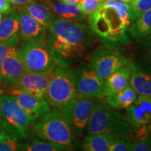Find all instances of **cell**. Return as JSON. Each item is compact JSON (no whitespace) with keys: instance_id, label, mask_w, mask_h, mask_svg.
Instances as JSON below:
<instances>
[{"instance_id":"1","label":"cell","mask_w":151,"mask_h":151,"mask_svg":"<svg viewBox=\"0 0 151 151\" xmlns=\"http://www.w3.org/2000/svg\"><path fill=\"white\" fill-rule=\"evenodd\" d=\"M89 24L58 18L46 37V43L55 64L69 68L90 53L98 40Z\"/></svg>"},{"instance_id":"2","label":"cell","mask_w":151,"mask_h":151,"mask_svg":"<svg viewBox=\"0 0 151 151\" xmlns=\"http://www.w3.org/2000/svg\"><path fill=\"white\" fill-rule=\"evenodd\" d=\"M134 20L129 4L123 0H106L88 18L90 27L98 39L111 48L131 41L129 27Z\"/></svg>"},{"instance_id":"3","label":"cell","mask_w":151,"mask_h":151,"mask_svg":"<svg viewBox=\"0 0 151 151\" xmlns=\"http://www.w3.org/2000/svg\"><path fill=\"white\" fill-rule=\"evenodd\" d=\"M86 132L87 134H105L111 139H132V127L126 116L102 101L94 103Z\"/></svg>"},{"instance_id":"4","label":"cell","mask_w":151,"mask_h":151,"mask_svg":"<svg viewBox=\"0 0 151 151\" xmlns=\"http://www.w3.org/2000/svg\"><path fill=\"white\" fill-rule=\"evenodd\" d=\"M33 129L40 139L62 145L69 150L78 145L75 134L60 110L49 111L35 122Z\"/></svg>"},{"instance_id":"5","label":"cell","mask_w":151,"mask_h":151,"mask_svg":"<svg viewBox=\"0 0 151 151\" xmlns=\"http://www.w3.org/2000/svg\"><path fill=\"white\" fill-rule=\"evenodd\" d=\"M38 119L26 113L10 95H1L0 123L4 130L16 139H28L30 127Z\"/></svg>"},{"instance_id":"6","label":"cell","mask_w":151,"mask_h":151,"mask_svg":"<svg viewBox=\"0 0 151 151\" xmlns=\"http://www.w3.org/2000/svg\"><path fill=\"white\" fill-rule=\"evenodd\" d=\"M77 99L74 71L69 68H56L48 83L45 99L51 107L61 109Z\"/></svg>"},{"instance_id":"7","label":"cell","mask_w":151,"mask_h":151,"mask_svg":"<svg viewBox=\"0 0 151 151\" xmlns=\"http://www.w3.org/2000/svg\"><path fill=\"white\" fill-rule=\"evenodd\" d=\"M25 71L46 73L53 71L55 62L45 41H24L19 48Z\"/></svg>"},{"instance_id":"8","label":"cell","mask_w":151,"mask_h":151,"mask_svg":"<svg viewBox=\"0 0 151 151\" xmlns=\"http://www.w3.org/2000/svg\"><path fill=\"white\" fill-rule=\"evenodd\" d=\"M78 99H100L104 96V81L90 63L83 64L74 71Z\"/></svg>"},{"instance_id":"9","label":"cell","mask_w":151,"mask_h":151,"mask_svg":"<svg viewBox=\"0 0 151 151\" xmlns=\"http://www.w3.org/2000/svg\"><path fill=\"white\" fill-rule=\"evenodd\" d=\"M94 104L92 99L81 98L60 109L75 136L81 137L83 135Z\"/></svg>"},{"instance_id":"10","label":"cell","mask_w":151,"mask_h":151,"mask_svg":"<svg viewBox=\"0 0 151 151\" xmlns=\"http://www.w3.org/2000/svg\"><path fill=\"white\" fill-rule=\"evenodd\" d=\"M128 62L122 52L114 50H98L90 57V63L104 81Z\"/></svg>"},{"instance_id":"11","label":"cell","mask_w":151,"mask_h":151,"mask_svg":"<svg viewBox=\"0 0 151 151\" xmlns=\"http://www.w3.org/2000/svg\"><path fill=\"white\" fill-rule=\"evenodd\" d=\"M53 71L46 73H32L25 71L16 82L6 88L7 91L11 90L27 92L36 97L45 99L47 88Z\"/></svg>"},{"instance_id":"12","label":"cell","mask_w":151,"mask_h":151,"mask_svg":"<svg viewBox=\"0 0 151 151\" xmlns=\"http://www.w3.org/2000/svg\"><path fill=\"white\" fill-rule=\"evenodd\" d=\"M129 83L138 95L151 96V63L144 60H132Z\"/></svg>"},{"instance_id":"13","label":"cell","mask_w":151,"mask_h":151,"mask_svg":"<svg viewBox=\"0 0 151 151\" xmlns=\"http://www.w3.org/2000/svg\"><path fill=\"white\" fill-rule=\"evenodd\" d=\"M24 71L19 49L16 46H9L1 67V89L16 82Z\"/></svg>"},{"instance_id":"14","label":"cell","mask_w":151,"mask_h":151,"mask_svg":"<svg viewBox=\"0 0 151 151\" xmlns=\"http://www.w3.org/2000/svg\"><path fill=\"white\" fill-rule=\"evenodd\" d=\"M126 118L130 125L137 129L151 123V96L138 95L126 109Z\"/></svg>"},{"instance_id":"15","label":"cell","mask_w":151,"mask_h":151,"mask_svg":"<svg viewBox=\"0 0 151 151\" xmlns=\"http://www.w3.org/2000/svg\"><path fill=\"white\" fill-rule=\"evenodd\" d=\"M6 94L10 95L26 113L37 119L51 111V106L46 99L39 98L27 92L11 90L7 91Z\"/></svg>"},{"instance_id":"16","label":"cell","mask_w":151,"mask_h":151,"mask_svg":"<svg viewBox=\"0 0 151 151\" xmlns=\"http://www.w3.org/2000/svg\"><path fill=\"white\" fill-rule=\"evenodd\" d=\"M21 39L20 16L11 11L0 21V43L17 46Z\"/></svg>"},{"instance_id":"17","label":"cell","mask_w":151,"mask_h":151,"mask_svg":"<svg viewBox=\"0 0 151 151\" xmlns=\"http://www.w3.org/2000/svg\"><path fill=\"white\" fill-rule=\"evenodd\" d=\"M20 32L23 41H45L46 29L32 18L25 9L20 11Z\"/></svg>"},{"instance_id":"18","label":"cell","mask_w":151,"mask_h":151,"mask_svg":"<svg viewBox=\"0 0 151 151\" xmlns=\"http://www.w3.org/2000/svg\"><path fill=\"white\" fill-rule=\"evenodd\" d=\"M131 66L129 62L111 74L104 81L102 93L104 97L111 95L123 89L129 84Z\"/></svg>"},{"instance_id":"19","label":"cell","mask_w":151,"mask_h":151,"mask_svg":"<svg viewBox=\"0 0 151 151\" xmlns=\"http://www.w3.org/2000/svg\"><path fill=\"white\" fill-rule=\"evenodd\" d=\"M30 16L39 22L46 29H48L55 20V14L51 7L44 0V2H33L24 6Z\"/></svg>"},{"instance_id":"20","label":"cell","mask_w":151,"mask_h":151,"mask_svg":"<svg viewBox=\"0 0 151 151\" xmlns=\"http://www.w3.org/2000/svg\"><path fill=\"white\" fill-rule=\"evenodd\" d=\"M45 1L51 7L55 16L63 20L71 22H80L87 16L83 14L77 4H71L60 1L55 3L48 0H45Z\"/></svg>"},{"instance_id":"21","label":"cell","mask_w":151,"mask_h":151,"mask_svg":"<svg viewBox=\"0 0 151 151\" xmlns=\"http://www.w3.org/2000/svg\"><path fill=\"white\" fill-rule=\"evenodd\" d=\"M138 97V94L130 83L118 92L106 96L105 102L111 107L121 110L129 106Z\"/></svg>"},{"instance_id":"22","label":"cell","mask_w":151,"mask_h":151,"mask_svg":"<svg viewBox=\"0 0 151 151\" xmlns=\"http://www.w3.org/2000/svg\"><path fill=\"white\" fill-rule=\"evenodd\" d=\"M111 138L102 133L90 134L84 139L82 144L83 150L86 151H108Z\"/></svg>"},{"instance_id":"23","label":"cell","mask_w":151,"mask_h":151,"mask_svg":"<svg viewBox=\"0 0 151 151\" xmlns=\"http://www.w3.org/2000/svg\"><path fill=\"white\" fill-rule=\"evenodd\" d=\"M129 35L132 39H141L151 34V9L136 19L129 27Z\"/></svg>"},{"instance_id":"24","label":"cell","mask_w":151,"mask_h":151,"mask_svg":"<svg viewBox=\"0 0 151 151\" xmlns=\"http://www.w3.org/2000/svg\"><path fill=\"white\" fill-rule=\"evenodd\" d=\"M19 150L27 151H66L69 150V149L62 145L41 139V140L35 139L25 144L20 143Z\"/></svg>"},{"instance_id":"25","label":"cell","mask_w":151,"mask_h":151,"mask_svg":"<svg viewBox=\"0 0 151 151\" xmlns=\"http://www.w3.org/2000/svg\"><path fill=\"white\" fill-rule=\"evenodd\" d=\"M20 143L18 139L5 130L0 132V151H15L19 150Z\"/></svg>"},{"instance_id":"26","label":"cell","mask_w":151,"mask_h":151,"mask_svg":"<svg viewBox=\"0 0 151 151\" xmlns=\"http://www.w3.org/2000/svg\"><path fill=\"white\" fill-rule=\"evenodd\" d=\"M129 4L132 16L136 20L151 9V0H137Z\"/></svg>"},{"instance_id":"27","label":"cell","mask_w":151,"mask_h":151,"mask_svg":"<svg viewBox=\"0 0 151 151\" xmlns=\"http://www.w3.org/2000/svg\"><path fill=\"white\" fill-rule=\"evenodd\" d=\"M101 4L102 2L99 0H81L77 5L83 14L86 16H90L97 11Z\"/></svg>"},{"instance_id":"28","label":"cell","mask_w":151,"mask_h":151,"mask_svg":"<svg viewBox=\"0 0 151 151\" xmlns=\"http://www.w3.org/2000/svg\"><path fill=\"white\" fill-rule=\"evenodd\" d=\"M132 141V139H129V138H115V139H112L111 141L109 151L129 150Z\"/></svg>"},{"instance_id":"29","label":"cell","mask_w":151,"mask_h":151,"mask_svg":"<svg viewBox=\"0 0 151 151\" xmlns=\"http://www.w3.org/2000/svg\"><path fill=\"white\" fill-rule=\"evenodd\" d=\"M129 150L132 151H150L151 139L132 141Z\"/></svg>"},{"instance_id":"30","label":"cell","mask_w":151,"mask_h":151,"mask_svg":"<svg viewBox=\"0 0 151 151\" xmlns=\"http://www.w3.org/2000/svg\"><path fill=\"white\" fill-rule=\"evenodd\" d=\"M9 47V46H7V45L0 43V88H1V67H2L5 57L6 55Z\"/></svg>"},{"instance_id":"31","label":"cell","mask_w":151,"mask_h":151,"mask_svg":"<svg viewBox=\"0 0 151 151\" xmlns=\"http://www.w3.org/2000/svg\"><path fill=\"white\" fill-rule=\"evenodd\" d=\"M12 11L10 1L9 0H0V13L3 14H9Z\"/></svg>"},{"instance_id":"32","label":"cell","mask_w":151,"mask_h":151,"mask_svg":"<svg viewBox=\"0 0 151 151\" xmlns=\"http://www.w3.org/2000/svg\"><path fill=\"white\" fill-rule=\"evenodd\" d=\"M35 1L36 0H11L10 3L17 6H24Z\"/></svg>"},{"instance_id":"33","label":"cell","mask_w":151,"mask_h":151,"mask_svg":"<svg viewBox=\"0 0 151 151\" xmlns=\"http://www.w3.org/2000/svg\"><path fill=\"white\" fill-rule=\"evenodd\" d=\"M144 48L147 56H148L149 60H151V39L146 41Z\"/></svg>"},{"instance_id":"34","label":"cell","mask_w":151,"mask_h":151,"mask_svg":"<svg viewBox=\"0 0 151 151\" xmlns=\"http://www.w3.org/2000/svg\"><path fill=\"white\" fill-rule=\"evenodd\" d=\"M59 1L65 3L71 4H78L81 0H59Z\"/></svg>"},{"instance_id":"35","label":"cell","mask_w":151,"mask_h":151,"mask_svg":"<svg viewBox=\"0 0 151 151\" xmlns=\"http://www.w3.org/2000/svg\"><path fill=\"white\" fill-rule=\"evenodd\" d=\"M146 128H147V131H148V139H151V123L149 124H147Z\"/></svg>"},{"instance_id":"36","label":"cell","mask_w":151,"mask_h":151,"mask_svg":"<svg viewBox=\"0 0 151 151\" xmlns=\"http://www.w3.org/2000/svg\"><path fill=\"white\" fill-rule=\"evenodd\" d=\"M3 90L0 88V111H1V95L3 94Z\"/></svg>"},{"instance_id":"37","label":"cell","mask_w":151,"mask_h":151,"mask_svg":"<svg viewBox=\"0 0 151 151\" xmlns=\"http://www.w3.org/2000/svg\"><path fill=\"white\" fill-rule=\"evenodd\" d=\"M123 1H125V2H127V4H131L132 2H133V1H137V0H123Z\"/></svg>"},{"instance_id":"38","label":"cell","mask_w":151,"mask_h":151,"mask_svg":"<svg viewBox=\"0 0 151 151\" xmlns=\"http://www.w3.org/2000/svg\"><path fill=\"white\" fill-rule=\"evenodd\" d=\"M1 19H2V14H1V13H0V21L1 20Z\"/></svg>"},{"instance_id":"39","label":"cell","mask_w":151,"mask_h":151,"mask_svg":"<svg viewBox=\"0 0 151 151\" xmlns=\"http://www.w3.org/2000/svg\"><path fill=\"white\" fill-rule=\"evenodd\" d=\"M99 1H101V2H102V3H103V2H104V1H106V0H99Z\"/></svg>"}]
</instances>
